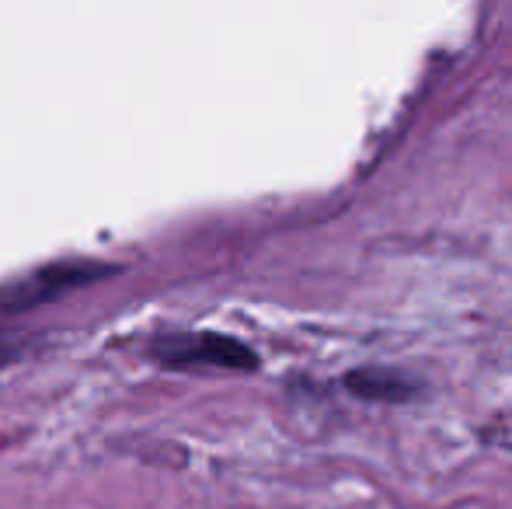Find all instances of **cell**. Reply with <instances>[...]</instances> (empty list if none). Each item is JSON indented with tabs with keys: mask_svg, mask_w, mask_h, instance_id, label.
Instances as JSON below:
<instances>
[{
	"mask_svg": "<svg viewBox=\"0 0 512 509\" xmlns=\"http://www.w3.org/2000/svg\"><path fill=\"white\" fill-rule=\"evenodd\" d=\"M345 387L349 394L363 401H377V405H405V401H415L422 394V381L408 370L398 367H359L345 374Z\"/></svg>",
	"mask_w": 512,
	"mask_h": 509,
	"instance_id": "2",
	"label": "cell"
},
{
	"mask_svg": "<svg viewBox=\"0 0 512 509\" xmlns=\"http://www.w3.org/2000/svg\"><path fill=\"white\" fill-rule=\"evenodd\" d=\"M154 356L164 367H216V370H258L255 349L230 335H168L154 342Z\"/></svg>",
	"mask_w": 512,
	"mask_h": 509,
	"instance_id": "1",
	"label": "cell"
},
{
	"mask_svg": "<svg viewBox=\"0 0 512 509\" xmlns=\"http://www.w3.org/2000/svg\"><path fill=\"white\" fill-rule=\"evenodd\" d=\"M88 272H102V269H84V265H67V269H53V272H42V276L35 279H25V283H18L11 293H4V304L11 307V311H18V307L25 304H42L46 297H53V293L67 290V286H77V283H88Z\"/></svg>",
	"mask_w": 512,
	"mask_h": 509,
	"instance_id": "3",
	"label": "cell"
}]
</instances>
